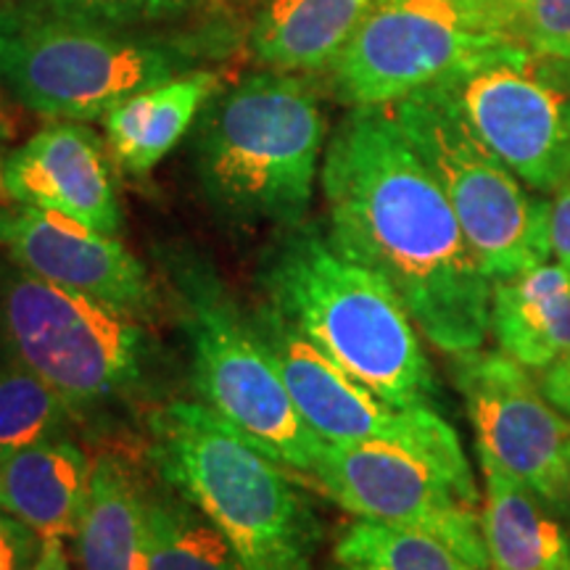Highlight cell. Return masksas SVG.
Returning <instances> with one entry per match:
<instances>
[{"instance_id":"cell-31","label":"cell","mask_w":570,"mask_h":570,"mask_svg":"<svg viewBox=\"0 0 570 570\" xmlns=\"http://www.w3.org/2000/svg\"><path fill=\"white\" fill-rule=\"evenodd\" d=\"M6 142H9V125L6 122H0V164H3V159H6Z\"/></svg>"},{"instance_id":"cell-32","label":"cell","mask_w":570,"mask_h":570,"mask_svg":"<svg viewBox=\"0 0 570 570\" xmlns=\"http://www.w3.org/2000/svg\"><path fill=\"white\" fill-rule=\"evenodd\" d=\"M325 570H367V568H362V566H346V562H336V566L325 568Z\"/></svg>"},{"instance_id":"cell-5","label":"cell","mask_w":570,"mask_h":570,"mask_svg":"<svg viewBox=\"0 0 570 570\" xmlns=\"http://www.w3.org/2000/svg\"><path fill=\"white\" fill-rule=\"evenodd\" d=\"M142 320L24 269L0 275V336L13 360L51 383L82 428L161 404L167 356Z\"/></svg>"},{"instance_id":"cell-4","label":"cell","mask_w":570,"mask_h":570,"mask_svg":"<svg viewBox=\"0 0 570 570\" xmlns=\"http://www.w3.org/2000/svg\"><path fill=\"white\" fill-rule=\"evenodd\" d=\"M325 117L302 75L262 69L198 117L194 164L206 204L233 225H302L325 156Z\"/></svg>"},{"instance_id":"cell-22","label":"cell","mask_w":570,"mask_h":570,"mask_svg":"<svg viewBox=\"0 0 570 570\" xmlns=\"http://www.w3.org/2000/svg\"><path fill=\"white\" fill-rule=\"evenodd\" d=\"M148 570H244L217 525L167 483L148 491Z\"/></svg>"},{"instance_id":"cell-25","label":"cell","mask_w":570,"mask_h":570,"mask_svg":"<svg viewBox=\"0 0 570 570\" xmlns=\"http://www.w3.org/2000/svg\"><path fill=\"white\" fill-rule=\"evenodd\" d=\"M512 46L570 61V0H502Z\"/></svg>"},{"instance_id":"cell-23","label":"cell","mask_w":570,"mask_h":570,"mask_svg":"<svg viewBox=\"0 0 570 570\" xmlns=\"http://www.w3.org/2000/svg\"><path fill=\"white\" fill-rule=\"evenodd\" d=\"M82 420L75 407L17 360L0 367V460L40 441L71 436Z\"/></svg>"},{"instance_id":"cell-17","label":"cell","mask_w":570,"mask_h":570,"mask_svg":"<svg viewBox=\"0 0 570 570\" xmlns=\"http://www.w3.org/2000/svg\"><path fill=\"white\" fill-rule=\"evenodd\" d=\"M92 458L71 436L24 446L0 460V510L40 539H71L90 489Z\"/></svg>"},{"instance_id":"cell-29","label":"cell","mask_w":570,"mask_h":570,"mask_svg":"<svg viewBox=\"0 0 570 570\" xmlns=\"http://www.w3.org/2000/svg\"><path fill=\"white\" fill-rule=\"evenodd\" d=\"M537 383L554 407L570 417V352L554 362V365L539 370Z\"/></svg>"},{"instance_id":"cell-14","label":"cell","mask_w":570,"mask_h":570,"mask_svg":"<svg viewBox=\"0 0 570 570\" xmlns=\"http://www.w3.org/2000/svg\"><path fill=\"white\" fill-rule=\"evenodd\" d=\"M0 248L24 273L142 323L161 306L151 273L117 235L92 230L59 212L0 204Z\"/></svg>"},{"instance_id":"cell-27","label":"cell","mask_w":570,"mask_h":570,"mask_svg":"<svg viewBox=\"0 0 570 570\" xmlns=\"http://www.w3.org/2000/svg\"><path fill=\"white\" fill-rule=\"evenodd\" d=\"M42 539L21 520L0 510V570H27L38 558Z\"/></svg>"},{"instance_id":"cell-16","label":"cell","mask_w":570,"mask_h":570,"mask_svg":"<svg viewBox=\"0 0 570 570\" xmlns=\"http://www.w3.org/2000/svg\"><path fill=\"white\" fill-rule=\"evenodd\" d=\"M148 491L151 481L117 449L92 458L90 489L77 523L80 570H148Z\"/></svg>"},{"instance_id":"cell-33","label":"cell","mask_w":570,"mask_h":570,"mask_svg":"<svg viewBox=\"0 0 570 570\" xmlns=\"http://www.w3.org/2000/svg\"><path fill=\"white\" fill-rule=\"evenodd\" d=\"M0 122H6L3 119V82H0Z\"/></svg>"},{"instance_id":"cell-9","label":"cell","mask_w":570,"mask_h":570,"mask_svg":"<svg viewBox=\"0 0 570 570\" xmlns=\"http://www.w3.org/2000/svg\"><path fill=\"white\" fill-rule=\"evenodd\" d=\"M504 46L502 0H375L325 77L348 109L391 106Z\"/></svg>"},{"instance_id":"cell-28","label":"cell","mask_w":570,"mask_h":570,"mask_svg":"<svg viewBox=\"0 0 570 570\" xmlns=\"http://www.w3.org/2000/svg\"><path fill=\"white\" fill-rule=\"evenodd\" d=\"M547 252L570 269V175L547 198Z\"/></svg>"},{"instance_id":"cell-26","label":"cell","mask_w":570,"mask_h":570,"mask_svg":"<svg viewBox=\"0 0 570 570\" xmlns=\"http://www.w3.org/2000/svg\"><path fill=\"white\" fill-rule=\"evenodd\" d=\"M48 3L119 30L159 32V27L177 24L188 17L198 0H48Z\"/></svg>"},{"instance_id":"cell-7","label":"cell","mask_w":570,"mask_h":570,"mask_svg":"<svg viewBox=\"0 0 570 570\" xmlns=\"http://www.w3.org/2000/svg\"><path fill=\"white\" fill-rule=\"evenodd\" d=\"M164 277L188 338L190 383L202 404L281 465L309 475L323 439L296 410L248 312L190 248L164 254Z\"/></svg>"},{"instance_id":"cell-8","label":"cell","mask_w":570,"mask_h":570,"mask_svg":"<svg viewBox=\"0 0 570 570\" xmlns=\"http://www.w3.org/2000/svg\"><path fill=\"white\" fill-rule=\"evenodd\" d=\"M391 106L491 281L550 262L547 202L525 190V183L470 130L439 90H420Z\"/></svg>"},{"instance_id":"cell-10","label":"cell","mask_w":570,"mask_h":570,"mask_svg":"<svg viewBox=\"0 0 570 570\" xmlns=\"http://www.w3.org/2000/svg\"><path fill=\"white\" fill-rule=\"evenodd\" d=\"M262 344L273 354L285 389L306 425L331 444L394 446L412 454L468 502L479 504L473 470L454 428L431 407H394L346 375L291 327L267 302L248 312Z\"/></svg>"},{"instance_id":"cell-24","label":"cell","mask_w":570,"mask_h":570,"mask_svg":"<svg viewBox=\"0 0 570 570\" xmlns=\"http://www.w3.org/2000/svg\"><path fill=\"white\" fill-rule=\"evenodd\" d=\"M333 558L367 570H470L431 533L365 518L346 525L333 547Z\"/></svg>"},{"instance_id":"cell-2","label":"cell","mask_w":570,"mask_h":570,"mask_svg":"<svg viewBox=\"0 0 570 570\" xmlns=\"http://www.w3.org/2000/svg\"><path fill=\"white\" fill-rule=\"evenodd\" d=\"M265 302L298 336L394 407H431L439 383L386 281L341 256L315 223L283 227L259 259Z\"/></svg>"},{"instance_id":"cell-1","label":"cell","mask_w":570,"mask_h":570,"mask_svg":"<svg viewBox=\"0 0 570 570\" xmlns=\"http://www.w3.org/2000/svg\"><path fill=\"white\" fill-rule=\"evenodd\" d=\"M327 240L389 283L428 344L449 356L491 333V277L394 106H354L325 146Z\"/></svg>"},{"instance_id":"cell-21","label":"cell","mask_w":570,"mask_h":570,"mask_svg":"<svg viewBox=\"0 0 570 570\" xmlns=\"http://www.w3.org/2000/svg\"><path fill=\"white\" fill-rule=\"evenodd\" d=\"M487 491L481 531L489 570H570V537L537 491L494 465H481Z\"/></svg>"},{"instance_id":"cell-3","label":"cell","mask_w":570,"mask_h":570,"mask_svg":"<svg viewBox=\"0 0 570 570\" xmlns=\"http://www.w3.org/2000/svg\"><path fill=\"white\" fill-rule=\"evenodd\" d=\"M142 425L148 465L217 525L244 570H312L323 523L265 449L185 399L156 404Z\"/></svg>"},{"instance_id":"cell-20","label":"cell","mask_w":570,"mask_h":570,"mask_svg":"<svg viewBox=\"0 0 570 570\" xmlns=\"http://www.w3.org/2000/svg\"><path fill=\"white\" fill-rule=\"evenodd\" d=\"M375 0H265L248 30V51L265 69L325 75Z\"/></svg>"},{"instance_id":"cell-6","label":"cell","mask_w":570,"mask_h":570,"mask_svg":"<svg viewBox=\"0 0 570 570\" xmlns=\"http://www.w3.org/2000/svg\"><path fill=\"white\" fill-rule=\"evenodd\" d=\"M196 48L67 13L48 0H0V82L48 122H96L135 92L194 69Z\"/></svg>"},{"instance_id":"cell-34","label":"cell","mask_w":570,"mask_h":570,"mask_svg":"<svg viewBox=\"0 0 570 570\" xmlns=\"http://www.w3.org/2000/svg\"><path fill=\"white\" fill-rule=\"evenodd\" d=\"M198 3H204V0H198Z\"/></svg>"},{"instance_id":"cell-11","label":"cell","mask_w":570,"mask_h":570,"mask_svg":"<svg viewBox=\"0 0 570 570\" xmlns=\"http://www.w3.org/2000/svg\"><path fill=\"white\" fill-rule=\"evenodd\" d=\"M433 90L529 188L552 194L570 175L568 59L504 46Z\"/></svg>"},{"instance_id":"cell-30","label":"cell","mask_w":570,"mask_h":570,"mask_svg":"<svg viewBox=\"0 0 570 570\" xmlns=\"http://www.w3.org/2000/svg\"><path fill=\"white\" fill-rule=\"evenodd\" d=\"M27 570H71L69 554L63 550V539H42L38 558Z\"/></svg>"},{"instance_id":"cell-15","label":"cell","mask_w":570,"mask_h":570,"mask_svg":"<svg viewBox=\"0 0 570 570\" xmlns=\"http://www.w3.org/2000/svg\"><path fill=\"white\" fill-rule=\"evenodd\" d=\"M109 159L106 140L88 122H48L6 154L0 196L119 235L125 217Z\"/></svg>"},{"instance_id":"cell-12","label":"cell","mask_w":570,"mask_h":570,"mask_svg":"<svg viewBox=\"0 0 570 570\" xmlns=\"http://www.w3.org/2000/svg\"><path fill=\"white\" fill-rule=\"evenodd\" d=\"M481 465L523 481L554 510L570 508V417L554 407L529 367L504 352L452 356Z\"/></svg>"},{"instance_id":"cell-13","label":"cell","mask_w":570,"mask_h":570,"mask_svg":"<svg viewBox=\"0 0 570 570\" xmlns=\"http://www.w3.org/2000/svg\"><path fill=\"white\" fill-rule=\"evenodd\" d=\"M309 475L352 515L425 531L470 570H489L479 504L402 449L323 441Z\"/></svg>"},{"instance_id":"cell-19","label":"cell","mask_w":570,"mask_h":570,"mask_svg":"<svg viewBox=\"0 0 570 570\" xmlns=\"http://www.w3.org/2000/svg\"><path fill=\"white\" fill-rule=\"evenodd\" d=\"M491 333L499 352L531 373L570 352V269L541 262L491 281Z\"/></svg>"},{"instance_id":"cell-18","label":"cell","mask_w":570,"mask_h":570,"mask_svg":"<svg viewBox=\"0 0 570 570\" xmlns=\"http://www.w3.org/2000/svg\"><path fill=\"white\" fill-rule=\"evenodd\" d=\"M219 90L223 77L217 71L190 69L125 98L104 117L111 161L127 175L146 177L173 154Z\"/></svg>"}]
</instances>
